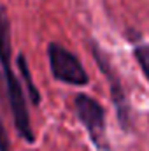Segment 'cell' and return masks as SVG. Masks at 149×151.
<instances>
[{
    "label": "cell",
    "mask_w": 149,
    "mask_h": 151,
    "mask_svg": "<svg viewBox=\"0 0 149 151\" xmlns=\"http://www.w3.org/2000/svg\"><path fill=\"white\" fill-rule=\"evenodd\" d=\"M0 67H2V77L5 84V99L12 116L14 128L25 142L35 144V132L32 127V118H30L28 102H27L28 95H27V90L23 88L25 84H21L12 67L11 19L4 7H0Z\"/></svg>",
    "instance_id": "1"
},
{
    "label": "cell",
    "mask_w": 149,
    "mask_h": 151,
    "mask_svg": "<svg viewBox=\"0 0 149 151\" xmlns=\"http://www.w3.org/2000/svg\"><path fill=\"white\" fill-rule=\"evenodd\" d=\"M90 47H91L93 60L97 62L98 69L102 70V74L105 76V79H107V83H109L111 100H112V104H114V111H116L117 123H119L121 130L130 132V130L133 128V114H132V106H130L128 95H126V91H125L123 81H121V77L117 74L116 67L112 65L111 58L107 56V53H105L95 40L90 42Z\"/></svg>",
    "instance_id": "2"
},
{
    "label": "cell",
    "mask_w": 149,
    "mask_h": 151,
    "mask_svg": "<svg viewBox=\"0 0 149 151\" xmlns=\"http://www.w3.org/2000/svg\"><path fill=\"white\" fill-rule=\"evenodd\" d=\"M74 111L77 119L90 135V141L98 151H111L107 139V119L104 106L86 93H77L74 97Z\"/></svg>",
    "instance_id": "3"
},
{
    "label": "cell",
    "mask_w": 149,
    "mask_h": 151,
    "mask_svg": "<svg viewBox=\"0 0 149 151\" xmlns=\"http://www.w3.org/2000/svg\"><path fill=\"white\" fill-rule=\"evenodd\" d=\"M47 62L49 72L58 83H65L70 86H86L90 83V76L82 62L77 58V55L60 42L47 44Z\"/></svg>",
    "instance_id": "4"
},
{
    "label": "cell",
    "mask_w": 149,
    "mask_h": 151,
    "mask_svg": "<svg viewBox=\"0 0 149 151\" xmlns=\"http://www.w3.org/2000/svg\"><path fill=\"white\" fill-rule=\"evenodd\" d=\"M16 65L19 69V76H21V81L25 84V90H27V95H28V100L32 106L39 107L40 102H42V95H40V90L37 88V84L34 83V77L30 72V67H28V60L23 53H19L16 56Z\"/></svg>",
    "instance_id": "5"
},
{
    "label": "cell",
    "mask_w": 149,
    "mask_h": 151,
    "mask_svg": "<svg viewBox=\"0 0 149 151\" xmlns=\"http://www.w3.org/2000/svg\"><path fill=\"white\" fill-rule=\"evenodd\" d=\"M130 40L133 42L135 62L139 63V69L142 70L144 77L148 79V83H149V44L142 42L140 39H133V37H130Z\"/></svg>",
    "instance_id": "6"
},
{
    "label": "cell",
    "mask_w": 149,
    "mask_h": 151,
    "mask_svg": "<svg viewBox=\"0 0 149 151\" xmlns=\"http://www.w3.org/2000/svg\"><path fill=\"white\" fill-rule=\"evenodd\" d=\"M0 151H12V144H11V139H9V132H7L2 118H0Z\"/></svg>",
    "instance_id": "7"
}]
</instances>
